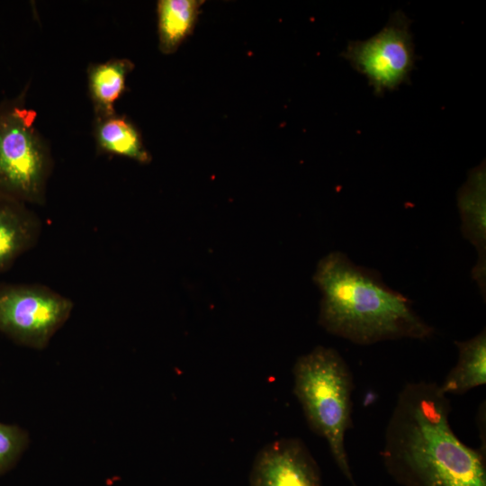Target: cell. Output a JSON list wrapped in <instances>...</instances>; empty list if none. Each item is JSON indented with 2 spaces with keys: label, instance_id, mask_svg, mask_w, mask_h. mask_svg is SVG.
Segmentation results:
<instances>
[{
  "label": "cell",
  "instance_id": "6da1fadb",
  "mask_svg": "<svg viewBox=\"0 0 486 486\" xmlns=\"http://www.w3.org/2000/svg\"><path fill=\"white\" fill-rule=\"evenodd\" d=\"M451 403L435 382L407 383L398 394L382 449L402 486H486L485 453L463 443L450 425Z\"/></svg>",
  "mask_w": 486,
  "mask_h": 486
},
{
  "label": "cell",
  "instance_id": "7a4b0ae2",
  "mask_svg": "<svg viewBox=\"0 0 486 486\" xmlns=\"http://www.w3.org/2000/svg\"><path fill=\"white\" fill-rule=\"evenodd\" d=\"M313 281L322 294L318 322L334 336L365 346L425 340L435 333L411 301L388 286L377 270L356 265L341 251L318 262Z\"/></svg>",
  "mask_w": 486,
  "mask_h": 486
},
{
  "label": "cell",
  "instance_id": "9c48e42d",
  "mask_svg": "<svg viewBox=\"0 0 486 486\" xmlns=\"http://www.w3.org/2000/svg\"><path fill=\"white\" fill-rule=\"evenodd\" d=\"M40 218L27 204L0 197V274L38 244Z\"/></svg>",
  "mask_w": 486,
  "mask_h": 486
},
{
  "label": "cell",
  "instance_id": "4fadbf2b",
  "mask_svg": "<svg viewBox=\"0 0 486 486\" xmlns=\"http://www.w3.org/2000/svg\"><path fill=\"white\" fill-rule=\"evenodd\" d=\"M202 1L160 0L158 2L159 49L175 52L192 32Z\"/></svg>",
  "mask_w": 486,
  "mask_h": 486
},
{
  "label": "cell",
  "instance_id": "5bb4252c",
  "mask_svg": "<svg viewBox=\"0 0 486 486\" xmlns=\"http://www.w3.org/2000/svg\"><path fill=\"white\" fill-rule=\"evenodd\" d=\"M27 443L28 436L23 429L0 422V475L15 464Z\"/></svg>",
  "mask_w": 486,
  "mask_h": 486
},
{
  "label": "cell",
  "instance_id": "3957f363",
  "mask_svg": "<svg viewBox=\"0 0 486 486\" xmlns=\"http://www.w3.org/2000/svg\"><path fill=\"white\" fill-rule=\"evenodd\" d=\"M293 392L310 429L324 438L351 486H357L345 446L352 426V373L334 348L318 346L299 356L292 368Z\"/></svg>",
  "mask_w": 486,
  "mask_h": 486
},
{
  "label": "cell",
  "instance_id": "5b68a950",
  "mask_svg": "<svg viewBox=\"0 0 486 486\" xmlns=\"http://www.w3.org/2000/svg\"><path fill=\"white\" fill-rule=\"evenodd\" d=\"M73 302L40 284H0V333L18 345L43 349L68 320Z\"/></svg>",
  "mask_w": 486,
  "mask_h": 486
},
{
  "label": "cell",
  "instance_id": "ba28073f",
  "mask_svg": "<svg viewBox=\"0 0 486 486\" xmlns=\"http://www.w3.org/2000/svg\"><path fill=\"white\" fill-rule=\"evenodd\" d=\"M463 236L473 246L477 260L472 269L483 301L486 299V168L483 161L472 168L457 192Z\"/></svg>",
  "mask_w": 486,
  "mask_h": 486
},
{
  "label": "cell",
  "instance_id": "277c9868",
  "mask_svg": "<svg viewBox=\"0 0 486 486\" xmlns=\"http://www.w3.org/2000/svg\"><path fill=\"white\" fill-rule=\"evenodd\" d=\"M25 98L26 89L0 104V197L44 205L53 158Z\"/></svg>",
  "mask_w": 486,
  "mask_h": 486
},
{
  "label": "cell",
  "instance_id": "8992f818",
  "mask_svg": "<svg viewBox=\"0 0 486 486\" xmlns=\"http://www.w3.org/2000/svg\"><path fill=\"white\" fill-rule=\"evenodd\" d=\"M410 23L402 11H396L380 32L365 40L349 41L341 53L377 96L410 81L418 59Z\"/></svg>",
  "mask_w": 486,
  "mask_h": 486
},
{
  "label": "cell",
  "instance_id": "52a82bcc",
  "mask_svg": "<svg viewBox=\"0 0 486 486\" xmlns=\"http://www.w3.org/2000/svg\"><path fill=\"white\" fill-rule=\"evenodd\" d=\"M250 486H322L319 466L305 444L282 438L263 446L249 475Z\"/></svg>",
  "mask_w": 486,
  "mask_h": 486
},
{
  "label": "cell",
  "instance_id": "7c38bea8",
  "mask_svg": "<svg viewBox=\"0 0 486 486\" xmlns=\"http://www.w3.org/2000/svg\"><path fill=\"white\" fill-rule=\"evenodd\" d=\"M133 68V63L127 58H112L89 65L87 85L94 117L116 113L115 103L125 92L126 78Z\"/></svg>",
  "mask_w": 486,
  "mask_h": 486
},
{
  "label": "cell",
  "instance_id": "8fae6325",
  "mask_svg": "<svg viewBox=\"0 0 486 486\" xmlns=\"http://www.w3.org/2000/svg\"><path fill=\"white\" fill-rule=\"evenodd\" d=\"M458 359L439 384L446 395H462L486 382V330L474 337L455 341Z\"/></svg>",
  "mask_w": 486,
  "mask_h": 486
},
{
  "label": "cell",
  "instance_id": "30bf717a",
  "mask_svg": "<svg viewBox=\"0 0 486 486\" xmlns=\"http://www.w3.org/2000/svg\"><path fill=\"white\" fill-rule=\"evenodd\" d=\"M93 133L98 154L123 157L141 164L151 160L140 133L124 115L94 117Z\"/></svg>",
  "mask_w": 486,
  "mask_h": 486
}]
</instances>
